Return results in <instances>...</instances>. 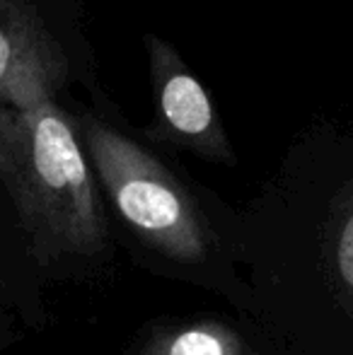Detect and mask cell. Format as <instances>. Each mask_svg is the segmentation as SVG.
<instances>
[{
  "label": "cell",
  "mask_w": 353,
  "mask_h": 355,
  "mask_svg": "<svg viewBox=\"0 0 353 355\" xmlns=\"http://www.w3.org/2000/svg\"><path fill=\"white\" fill-rule=\"evenodd\" d=\"M0 182L42 259L104 249L107 220L87 155L53 97L29 99L0 119Z\"/></svg>",
  "instance_id": "1"
},
{
  "label": "cell",
  "mask_w": 353,
  "mask_h": 355,
  "mask_svg": "<svg viewBox=\"0 0 353 355\" xmlns=\"http://www.w3.org/2000/svg\"><path fill=\"white\" fill-rule=\"evenodd\" d=\"M76 128L109 201L138 237L175 261H201L208 252L206 220L175 174L102 119L83 116Z\"/></svg>",
  "instance_id": "2"
},
{
  "label": "cell",
  "mask_w": 353,
  "mask_h": 355,
  "mask_svg": "<svg viewBox=\"0 0 353 355\" xmlns=\"http://www.w3.org/2000/svg\"><path fill=\"white\" fill-rule=\"evenodd\" d=\"M148 71L153 87V119L148 138L189 150L211 162H235L221 112L206 85L193 75L179 51L157 34H146Z\"/></svg>",
  "instance_id": "3"
},
{
  "label": "cell",
  "mask_w": 353,
  "mask_h": 355,
  "mask_svg": "<svg viewBox=\"0 0 353 355\" xmlns=\"http://www.w3.org/2000/svg\"><path fill=\"white\" fill-rule=\"evenodd\" d=\"M66 80V58L24 0H0V119L12 107L53 97Z\"/></svg>",
  "instance_id": "4"
},
{
  "label": "cell",
  "mask_w": 353,
  "mask_h": 355,
  "mask_svg": "<svg viewBox=\"0 0 353 355\" xmlns=\"http://www.w3.org/2000/svg\"><path fill=\"white\" fill-rule=\"evenodd\" d=\"M141 355H245V346L225 324L193 322L153 336Z\"/></svg>",
  "instance_id": "5"
},
{
  "label": "cell",
  "mask_w": 353,
  "mask_h": 355,
  "mask_svg": "<svg viewBox=\"0 0 353 355\" xmlns=\"http://www.w3.org/2000/svg\"><path fill=\"white\" fill-rule=\"evenodd\" d=\"M336 268H339L341 281L353 290V208L336 242Z\"/></svg>",
  "instance_id": "6"
}]
</instances>
